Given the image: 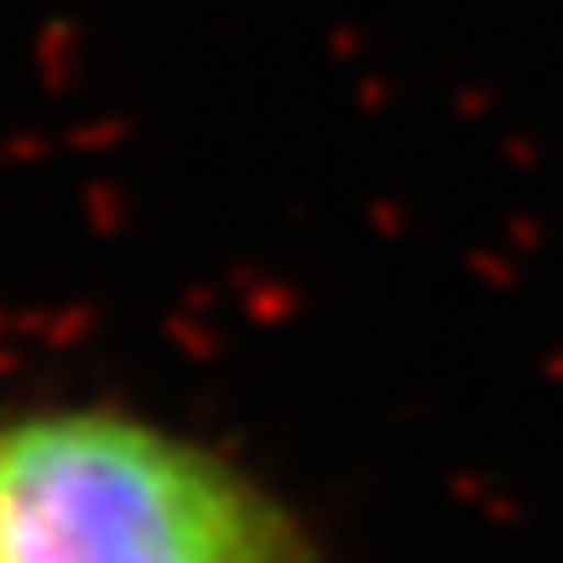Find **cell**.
<instances>
[{
  "label": "cell",
  "mask_w": 563,
  "mask_h": 563,
  "mask_svg": "<svg viewBox=\"0 0 563 563\" xmlns=\"http://www.w3.org/2000/svg\"><path fill=\"white\" fill-rule=\"evenodd\" d=\"M0 563H313L235 464L121 412L0 422Z\"/></svg>",
  "instance_id": "6da1fadb"
}]
</instances>
